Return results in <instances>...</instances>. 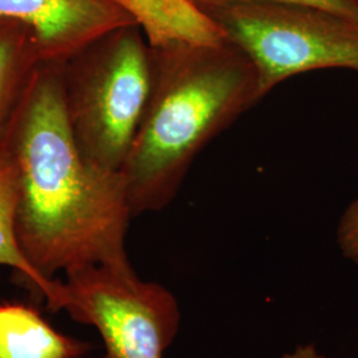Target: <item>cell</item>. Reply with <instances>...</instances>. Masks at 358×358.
Masks as SVG:
<instances>
[{
	"label": "cell",
	"instance_id": "obj_1",
	"mask_svg": "<svg viewBox=\"0 0 358 358\" xmlns=\"http://www.w3.org/2000/svg\"><path fill=\"white\" fill-rule=\"evenodd\" d=\"M19 176L16 234L40 275L129 266L131 211L121 171L97 166L77 145L63 65L41 63L6 131Z\"/></svg>",
	"mask_w": 358,
	"mask_h": 358
},
{
	"label": "cell",
	"instance_id": "obj_2",
	"mask_svg": "<svg viewBox=\"0 0 358 358\" xmlns=\"http://www.w3.org/2000/svg\"><path fill=\"white\" fill-rule=\"evenodd\" d=\"M152 50V90L121 170L131 217L164 210L194 161L260 101L255 71L230 41Z\"/></svg>",
	"mask_w": 358,
	"mask_h": 358
},
{
	"label": "cell",
	"instance_id": "obj_3",
	"mask_svg": "<svg viewBox=\"0 0 358 358\" xmlns=\"http://www.w3.org/2000/svg\"><path fill=\"white\" fill-rule=\"evenodd\" d=\"M69 124L83 154L121 171L152 90V50L138 26L118 28L63 65Z\"/></svg>",
	"mask_w": 358,
	"mask_h": 358
},
{
	"label": "cell",
	"instance_id": "obj_4",
	"mask_svg": "<svg viewBox=\"0 0 358 358\" xmlns=\"http://www.w3.org/2000/svg\"><path fill=\"white\" fill-rule=\"evenodd\" d=\"M254 66L257 94L322 69L358 73V20L317 7L232 3L205 10Z\"/></svg>",
	"mask_w": 358,
	"mask_h": 358
},
{
	"label": "cell",
	"instance_id": "obj_5",
	"mask_svg": "<svg viewBox=\"0 0 358 358\" xmlns=\"http://www.w3.org/2000/svg\"><path fill=\"white\" fill-rule=\"evenodd\" d=\"M64 310L97 329V358H164L179 331L176 297L158 282L141 280L131 264L90 266L65 273Z\"/></svg>",
	"mask_w": 358,
	"mask_h": 358
},
{
	"label": "cell",
	"instance_id": "obj_6",
	"mask_svg": "<svg viewBox=\"0 0 358 358\" xmlns=\"http://www.w3.org/2000/svg\"><path fill=\"white\" fill-rule=\"evenodd\" d=\"M0 19L26 27L41 63L59 65L115 29L136 24L112 0H0Z\"/></svg>",
	"mask_w": 358,
	"mask_h": 358
},
{
	"label": "cell",
	"instance_id": "obj_7",
	"mask_svg": "<svg viewBox=\"0 0 358 358\" xmlns=\"http://www.w3.org/2000/svg\"><path fill=\"white\" fill-rule=\"evenodd\" d=\"M131 16L150 48L174 44L217 47L229 43L223 28L194 0H112Z\"/></svg>",
	"mask_w": 358,
	"mask_h": 358
},
{
	"label": "cell",
	"instance_id": "obj_8",
	"mask_svg": "<svg viewBox=\"0 0 358 358\" xmlns=\"http://www.w3.org/2000/svg\"><path fill=\"white\" fill-rule=\"evenodd\" d=\"M19 201V176L13 154L4 140L0 142V266L13 271L15 276L45 300L50 310H64V282L40 275L23 254L16 234Z\"/></svg>",
	"mask_w": 358,
	"mask_h": 358
},
{
	"label": "cell",
	"instance_id": "obj_9",
	"mask_svg": "<svg viewBox=\"0 0 358 358\" xmlns=\"http://www.w3.org/2000/svg\"><path fill=\"white\" fill-rule=\"evenodd\" d=\"M90 343L57 332L23 303H0V358H81Z\"/></svg>",
	"mask_w": 358,
	"mask_h": 358
},
{
	"label": "cell",
	"instance_id": "obj_10",
	"mask_svg": "<svg viewBox=\"0 0 358 358\" xmlns=\"http://www.w3.org/2000/svg\"><path fill=\"white\" fill-rule=\"evenodd\" d=\"M41 59L26 27L0 19V142Z\"/></svg>",
	"mask_w": 358,
	"mask_h": 358
},
{
	"label": "cell",
	"instance_id": "obj_11",
	"mask_svg": "<svg viewBox=\"0 0 358 358\" xmlns=\"http://www.w3.org/2000/svg\"><path fill=\"white\" fill-rule=\"evenodd\" d=\"M203 10L232 4V3H284L317 7L332 13H341L358 20V3L356 0H194Z\"/></svg>",
	"mask_w": 358,
	"mask_h": 358
},
{
	"label": "cell",
	"instance_id": "obj_12",
	"mask_svg": "<svg viewBox=\"0 0 358 358\" xmlns=\"http://www.w3.org/2000/svg\"><path fill=\"white\" fill-rule=\"evenodd\" d=\"M337 243L348 260L358 264V199L352 202L340 219Z\"/></svg>",
	"mask_w": 358,
	"mask_h": 358
},
{
	"label": "cell",
	"instance_id": "obj_13",
	"mask_svg": "<svg viewBox=\"0 0 358 358\" xmlns=\"http://www.w3.org/2000/svg\"><path fill=\"white\" fill-rule=\"evenodd\" d=\"M282 358H325L313 345H299Z\"/></svg>",
	"mask_w": 358,
	"mask_h": 358
},
{
	"label": "cell",
	"instance_id": "obj_14",
	"mask_svg": "<svg viewBox=\"0 0 358 358\" xmlns=\"http://www.w3.org/2000/svg\"><path fill=\"white\" fill-rule=\"evenodd\" d=\"M356 1H357V3H358V0H356Z\"/></svg>",
	"mask_w": 358,
	"mask_h": 358
}]
</instances>
